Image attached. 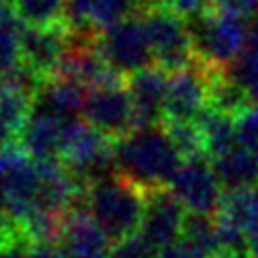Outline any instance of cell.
Returning a JSON list of instances; mask_svg holds the SVG:
<instances>
[{"label": "cell", "mask_w": 258, "mask_h": 258, "mask_svg": "<svg viewBox=\"0 0 258 258\" xmlns=\"http://www.w3.org/2000/svg\"><path fill=\"white\" fill-rule=\"evenodd\" d=\"M181 162L183 156L162 124L139 126L122 139H115L117 173L145 190L171 186Z\"/></svg>", "instance_id": "6da1fadb"}, {"label": "cell", "mask_w": 258, "mask_h": 258, "mask_svg": "<svg viewBox=\"0 0 258 258\" xmlns=\"http://www.w3.org/2000/svg\"><path fill=\"white\" fill-rule=\"evenodd\" d=\"M145 201L147 190L124 177L122 173L92 181L86 190L88 214L105 230L111 243L139 233L145 214Z\"/></svg>", "instance_id": "7a4b0ae2"}, {"label": "cell", "mask_w": 258, "mask_h": 258, "mask_svg": "<svg viewBox=\"0 0 258 258\" xmlns=\"http://www.w3.org/2000/svg\"><path fill=\"white\" fill-rule=\"evenodd\" d=\"M197 60L207 69H230L243 53L247 43L245 17L224 11H207L190 20Z\"/></svg>", "instance_id": "3957f363"}, {"label": "cell", "mask_w": 258, "mask_h": 258, "mask_svg": "<svg viewBox=\"0 0 258 258\" xmlns=\"http://www.w3.org/2000/svg\"><path fill=\"white\" fill-rule=\"evenodd\" d=\"M62 162L90 186L92 181L117 173L115 139L100 133L86 119H71L64 124Z\"/></svg>", "instance_id": "277c9868"}, {"label": "cell", "mask_w": 258, "mask_h": 258, "mask_svg": "<svg viewBox=\"0 0 258 258\" xmlns=\"http://www.w3.org/2000/svg\"><path fill=\"white\" fill-rule=\"evenodd\" d=\"M41 169L20 143L0 147V207L15 222L39 203Z\"/></svg>", "instance_id": "5b68a950"}, {"label": "cell", "mask_w": 258, "mask_h": 258, "mask_svg": "<svg viewBox=\"0 0 258 258\" xmlns=\"http://www.w3.org/2000/svg\"><path fill=\"white\" fill-rule=\"evenodd\" d=\"M94 45L100 56L109 62V67L122 77L154 64V51L147 39L145 24L137 17H128L100 30L94 34Z\"/></svg>", "instance_id": "8992f818"}, {"label": "cell", "mask_w": 258, "mask_h": 258, "mask_svg": "<svg viewBox=\"0 0 258 258\" xmlns=\"http://www.w3.org/2000/svg\"><path fill=\"white\" fill-rule=\"evenodd\" d=\"M143 24L158 67L173 73L197 60L190 24L181 15L173 13L171 9H152L145 11Z\"/></svg>", "instance_id": "52a82bcc"}, {"label": "cell", "mask_w": 258, "mask_h": 258, "mask_svg": "<svg viewBox=\"0 0 258 258\" xmlns=\"http://www.w3.org/2000/svg\"><path fill=\"white\" fill-rule=\"evenodd\" d=\"M169 188L183 203L188 214L216 216L224 197V188L207 154L183 158Z\"/></svg>", "instance_id": "ba28073f"}, {"label": "cell", "mask_w": 258, "mask_h": 258, "mask_svg": "<svg viewBox=\"0 0 258 258\" xmlns=\"http://www.w3.org/2000/svg\"><path fill=\"white\" fill-rule=\"evenodd\" d=\"M73 47V30L67 22L51 26H24L22 67L41 81L56 77Z\"/></svg>", "instance_id": "9c48e42d"}, {"label": "cell", "mask_w": 258, "mask_h": 258, "mask_svg": "<svg viewBox=\"0 0 258 258\" xmlns=\"http://www.w3.org/2000/svg\"><path fill=\"white\" fill-rule=\"evenodd\" d=\"M81 117L111 139L126 137L137 128L135 105L128 86H124L122 81H115V84L88 90Z\"/></svg>", "instance_id": "30bf717a"}, {"label": "cell", "mask_w": 258, "mask_h": 258, "mask_svg": "<svg viewBox=\"0 0 258 258\" xmlns=\"http://www.w3.org/2000/svg\"><path fill=\"white\" fill-rule=\"evenodd\" d=\"M209 105V69L195 60L169 73L164 119H197Z\"/></svg>", "instance_id": "8fae6325"}, {"label": "cell", "mask_w": 258, "mask_h": 258, "mask_svg": "<svg viewBox=\"0 0 258 258\" xmlns=\"http://www.w3.org/2000/svg\"><path fill=\"white\" fill-rule=\"evenodd\" d=\"M186 216L188 209L183 207V203L169 186L152 188L147 190L145 214L139 233L145 239H150L158 250H162V247L177 243L181 239Z\"/></svg>", "instance_id": "7c38bea8"}, {"label": "cell", "mask_w": 258, "mask_h": 258, "mask_svg": "<svg viewBox=\"0 0 258 258\" xmlns=\"http://www.w3.org/2000/svg\"><path fill=\"white\" fill-rule=\"evenodd\" d=\"M128 92H131L137 128L139 126H158L164 122V103H167V86L169 71L158 64H150L141 71L128 75L126 79Z\"/></svg>", "instance_id": "4fadbf2b"}, {"label": "cell", "mask_w": 258, "mask_h": 258, "mask_svg": "<svg viewBox=\"0 0 258 258\" xmlns=\"http://www.w3.org/2000/svg\"><path fill=\"white\" fill-rule=\"evenodd\" d=\"M64 124L67 122L41 111V109H34L20 135V145L39 164L62 160Z\"/></svg>", "instance_id": "5bb4252c"}, {"label": "cell", "mask_w": 258, "mask_h": 258, "mask_svg": "<svg viewBox=\"0 0 258 258\" xmlns=\"http://www.w3.org/2000/svg\"><path fill=\"white\" fill-rule=\"evenodd\" d=\"M86 92L88 88L81 86L77 79L56 75L43 81V86L34 94V109H41L62 122H71L84 111Z\"/></svg>", "instance_id": "9a60e30c"}, {"label": "cell", "mask_w": 258, "mask_h": 258, "mask_svg": "<svg viewBox=\"0 0 258 258\" xmlns=\"http://www.w3.org/2000/svg\"><path fill=\"white\" fill-rule=\"evenodd\" d=\"M214 169L224 190L258 186V156L241 145H235L226 154L211 158Z\"/></svg>", "instance_id": "2e32d148"}, {"label": "cell", "mask_w": 258, "mask_h": 258, "mask_svg": "<svg viewBox=\"0 0 258 258\" xmlns=\"http://www.w3.org/2000/svg\"><path fill=\"white\" fill-rule=\"evenodd\" d=\"M254 103L230 69H209V107L237 117Z\"/></svg>", "instance_id": "e0dca14e"}, {"label": "cell", "mask_w": 258, "mask_h": 258, "mask_svg": "<svg viewBox=\"0 0 258 258\" xmlns=\"http://www.w3.org/2000/svg\"><path fill=\"white\" fill-rule=\"evenodd\" d=\"M197 124L203 133V139H205V152L209 158H218V156H222L228 150H233L235 145H239L233 115L222 113L207 105L197 117Z\"/></svg>", "instance_id": "ac0fdd59"}, {"label": "cell", "mask_w": 258, "mask_h": 258, "mask_svg": "<svg viewBox=\"0 0 258 258\" xmlns=\"http://www.w3.org/2000/svg\"><path fill=\"white\" fill-rule=\"evenodd\" d=\"M22 32L24 24L13 5L0 3V77H7L22 67Z\"/></svg>", "instance_id": "d6986e66"}, {"label": "cell", "mask_w": 258, "mask_h": 258, "mask_svg": "<svg viewBox=\"0 0 258 258\" xmlns=\"http://www.w3.org/2000/svg\"><path fill=\"white\" fill-rule=\"evenodd\" d=\"M181 245L197 258H211L220 250V237L216 216H203V214H188L181 230Z\"/></svg>", "instance_id": "ffe728a7"}, {"label": "cell", "mask_w": 258, "mask_h": 258, "mask_svg": "<svg viewBox=\"0 0 258 258\" xmlns=\"http://www.w3.org/2000/svg\"><path fill=\"white\" fill-rule=\"evenodd\" d=\"M256 214H258V186H252V188L224 190L216 218L243 228L247 233V226L252 224Z\"/></svg>", "instance_id": "44dd1931"}, {"label": "cell", "mask_w": 258, "mask_h": 258, "mask_svg": "<svg viewBox=\"0 0 258 258\" xmlns=\"http://www.w3.org/2000/svg\"><path fill=\"white\" fill-rule=\"evenodd\" d=\"M230 73L239 79V84L250 92L252 100L258 103V15H254L252 22H247L245 49L230 67Z\"/></svg>", "instance_id": "7402d4cb"}, {"label": "cell", "mask_w": 258, "mask_h": 258, "mask_svg": "<svg viewBox=\"0 0 258 258\" xmlns=\"http://www.w3.org/2000/svg\"><path fill=\"white\" fill-rule=\"evenodd\" d=\"M24 26H51L67 22V0H13Z\"/></svg>", "instance_id": "603a6c76"}, {"label": "cell", "mask_w": 258, "mask_h": 258, "mask_svg": "<svg viewBox=\"0 0 258 258\" xmlns=\"http://www.w3.org/2000/svg\"><path fill=\"white\" fill-rule=\"evenodd\" d=\"M162 126L183 158L207 154L205 139H203V133L197 124V119H164Z\"/></svg>", "instance_id": "cb8c5ba5"}, {"label": "cell", "mask_w": 258, "mask_h": 258, "mask_svg": "<svg viewBox=\"0 0 258 258\" xmlns=\"http://www.w3.org/2000/svg\"><path fill=\"white\" fill-rule=\"evenodd\" d=\"M139 9H143V0H94L92 26L96 30H105L128 17H135Z\"/></svg>", "instance_id": "d4e9b609"}, {"label": "cell", "mask_w": 258, "mask_h": 258, "mask_svg": "<svg viewBox=\"0 0 258 258\" xmlns=\"http://www.w3.org/2000/svg\"><path fill=\"white\" fill-rule=\"evenodd\" d=\"M237 143L258 156V103H254L235 117Z\"/></svg>", "instance_id": "484cf974"}, {"label": "cell", "mask_w": 258, "mask_h": 258, "mask_svg": "<svg viewBox=\"0 0 258 258\" xmlns=\"http://www.w3.org/2000/svg\"><path fill=\"white\" fill-rule=\"evenodd\" d=\"M158 252L160 250L150 239H145L141 233H133L122 241L113 243L111 258H156Z\"/></svg>", "instance_id": "4316f807"}, {"label": "cell", "mask_w": 258, "mask_h": 258, "mask_svg": "<svg viewBox=\"0 0 258 258\" xmlns=\"http://www.w3.org/2000/svg\"><path fill=\"white\" fill-rule=\"evenodd\" d=\"M94 0H67V24L75 34H88L92 26Z\"/></svg>", "instance_id": "83f0119b"}, {"label": "cell", "mask_w": 258, "mask_h": 258, "mask_svg": "<svg viewBox=\"0 0 258 258\" xmlns=\"http://www.w3.org/2000/svg\"><path fill=\"white\" fill-rule=\"evenodd\" d=\"M164 9H171L173 13L181 15L183 20H195V17L209 11L211 0H162Z\"/></svg>", "instance_id": "f1b7e54d"}, {"label": "cell", "mask_w": 258, "mask_h": 258, "mask_svg": "<svg viewBox=\"0 0 258 258\" xmlns=\"http://www.w3.org/2000/svg\"><path fill=\"white\" fill-rule=\"evenodd\" d=\"M216 11H224L239 17H254L258 15V0H211Z\"/></svg>", "instance_id": "f546056e"}, {"label": "cell", "mask_w": 258, "mask_h": 258, "mask_svg": "<svg viewBox=\"0 0 258 258\" xmlns=\"http://www.w3.org/2000/svg\"><path fill=\"white\" fill-rule=\"evenodd\" d=\"M0 258H32V243L17 230V235L0 247Z\"/></svg>", "instance_id": "4dcf8cb0"}, {"label": "cell", "mask_w": 258, "mask_h": 258, "mask_svg": "<svg viewBox=\"0 0 258 258\" xmlns=\"http://www.w3.org/2000/svg\"><path fill=\"white\" fill-rule=\"evenodd\" d=\"M32 258H69L60 241L32 243Z\"/></svg>", "instance_id": "1f68e13d"}, {"label": "cell", "mask_w": 258, "mask_h": 258, "mask_svg": "<svg viewBox=\"0 0 258 258\" xmlns=\"http://www.w3.org/2000/svg\"><path fill=\"white\" fill-rule=\"evenodd\" d=\"M17 230H20L17 222L0 207V247H3L7 241H11V239L17 235Z\"/></svg>", "instance_id": "d6a6232c"}, {"label": "cell", "mask_w": 258, "mask_h": 258, "mask_svg": "<svg viewBox=\"0 0 258 258\" xmlns=\"http://www.w3.org/2000/svg\"><path fill=\"white\" fill-rule=\"evenodd\" d=\"M156 258H197V256L192 254L186 245H181V243L177 241V243H173V245L162 247Z\"/></svg>", "instance_id": "836d02e7"}, {"label": "cell", "mask_w": 258, "mask_h": 258, "mask_svg": "<svg viewBox=\"0 0 258 258\" xmlns=\"http://www.w3.org/2000/svg\"><path fill=\"white\" fill-rule=\"evenodd\" d=\"M247 241H250V258H258V214L247 226Z\"/></svg>", "instance_id": "e575fe53"}, {"label": "cell", "mask_w": 258, "mask_h": 258, "mask_svg": "<svg viewBox=\"0 0 258 258\" xmlns=\"http://www.w3.org/2000/svg\"><path fill=\"white\" fill-rule=\"evenodd\" d=\"M0 3H9V0H0Z\"/></svg>", "instance_id": "d590c367"}]
</instances>
